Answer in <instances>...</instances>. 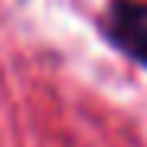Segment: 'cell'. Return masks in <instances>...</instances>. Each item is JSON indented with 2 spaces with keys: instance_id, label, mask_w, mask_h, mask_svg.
<instances>
[{
  "instance_id": "1",
  "label": "cell",
  "mask_w": 147,
  "mask_h": 147,
  "mask_svg": "<svg viewBox=\"0 0 147 147\" xmlns=\"http://www.w3.org/2000/svg\"><path fill=\"white\" fill-rule=\"evenodd\" d=\"M115 39L131 56L147 62V3L115 7Z\"/></svg>"
}]
</instances>
